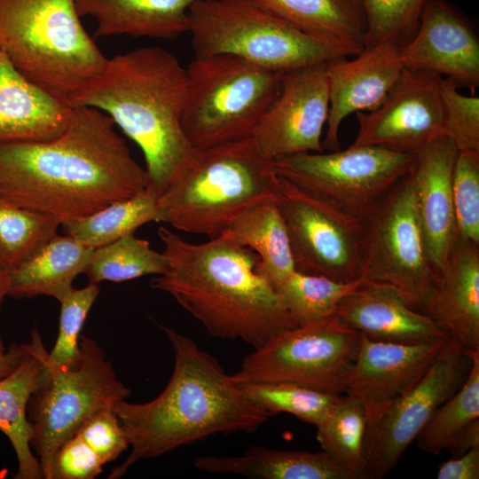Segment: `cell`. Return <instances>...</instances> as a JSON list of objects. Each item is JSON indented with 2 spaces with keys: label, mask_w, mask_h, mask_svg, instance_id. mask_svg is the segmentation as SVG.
<instances>
[{
  "label": "cell",
  "mask_w": 479,
  "mask_h": 479,
  "mask_svg": "<svg viewBox=\"0 0 479 479\" xmlns=\"http://www.w3.org/2000/svg\"><path fill=\"white\" fill-rule=\"evenodd\" d=\"M148 187L145 168L105 113L73 106L64 130L0 144V197L60 223L89 216Z\"/></svg>",
  "instance_id": "cell-1"
},
{
  "label": "cell",
  "mask_w": 479,
  "mask_h": 479,
  "mask_svg": "<svg viewBox=\"0 0 479 479\" xmlns=\"http://www.w3.org/2000/svg\"><path fill=\"white\" fill-rule=\"evenodd\" d=\"M157 232L168 266L150 286L170 294L210 335L255 349L297 326L254 251L224 234L195 244L165 226Z\"/></svg>",
  "instance_id": "cell-2"
},
{
  "label": "cell",
  "mask_w": 479,
  "mask_h": 479,
  "mask_svg": "<svg viewBox=\"0 0 479 479\" xmlns=\"http://www.w3.org/2000/svg\"><path fill=\"white\" fill-rule=\"evenodd\" d=\"M174 352L171 377L162 392L142 404L126 399L114 407L131 452L110 472L118 479L142 459L216 434L253 433L271 416L253 404L215 357L190 337L161 326Z\"/></svg>",
  "instance_id": "cell-3"
},
{
  "label": "cell",
  "mask_w": 479,
  "mask_h": 479,
  "mask_svg": "<svg viewBox=\"0 0 479 479\" xmlns=\"http://www.w3.org/2000/svg\"><path fill=\"white\" fill-rule=\"evenodd\" d=\"M186 91V68L177 58L161 47L145 46L107 59L102 71L68 102L105 113L137 144L148 187L159 197L197 153L181 125Z\"/></svg>",
  "instance_id": "cell-4"
},
{
  "label": "cell",
  "mask_w": 479,
  "mask_h": 479,
  "mask_svg": "<svg viewBox=\"0 0 479 479\" xmlns=\"http://www.w3.org/2000/svg\"><path fill=\"white\" fill-rule=\"evenodd\" d=\"M279 175L250 138L197 151L157 200L160 221L208 239L221 236L251 206L277 200Z\"/></svg>",
  "instance_id": "cell-5"
},
{
  "label": "cell",
  "mask_w": 479,
  "mask_h": 479,
  "mask_svg": "<svg viewBox=\"0 0 479 479\" xmlns=\"http://www.w3.org/2000/svg\"><path fill=\"white\" fill-rule=\"evenodd\" d=\"M0 51L27 79L67 101L107 59L75 0H0Z\"/></svg>",
  "instance_id": "cell-6"
},
{
  "label": "cell",
  "mask_w": 479,
  "mask_h": 479,
  "mask_svg": "<svg viewBox=\"0 0 479 479\" xmlns=\"http://www.w3.org/2000/svg\"><path fill=\"white\" fill-rule=\"evenodd\" d=\"M195 58L230 54L285 74L351 56L249 0H201L189 11Z\"/></svg>",
  "instance_id": "cell-7"
},
{
  "label": "cell",
  "mask_w": 479,
  "mask_h": 479,
  "mask_svg": "<svg viewBox=\"0 0 479 479\" xmlns=\"http://www.w3.org/2000/svg\"><path fill=\"white\" fill-rule=\"evenodd\" d=\"M183 131L197 151L250 138L278 98L283 74L241 58H194L186 67Z\"/></svg>",
  "instance_id": "cell-8"
},
{
  "label": "cell",
  "mask_w": 479,
  "mask_h": 479,
  "mask_svg": "<svg viewBox=\"0 0 479 479\" xmlns=\"http://www.w3.org/2000/svg\"><path fill=\"white\" fill-rule=\"evenodd\" d=\"M131 390L121 381L97 342L80 339L79 363L40 377L27 404L31 448L45 479H51L54 455L89 417L114 409Z\"/></svg>",
  "instance_id": "cell-9"
},
{
  "label": "cell",
  "mask_w": 479,
  "mask_h": 479,
  "mask_svg": "<svg viewBox=\"0 0 479 479\" xmlns=\"http://www.w3.org/2000/svg\"><path fill=\"white\" fill-rule=\"evenodd\" d=\"M362 280L390 286L426 313L438 274L419 221L410 172L361 216Z\"/></svg>",
  "instance_id": "cell-10"
},
{
  "label": "cell",
  "mask_w": 479,
  "mask_h": 479,
  "mask_svg": "<svg viewBox=\"0 0 479 479\" xmlns=\"http://www.w3.org/2000/svg\"><path fill=\"white\" fill-rule=\"evenodd\" d=\"M361 334L336 315L286 330L246 356L238 383L288 382L342 395Z\"/></svg>",
  "instance_id": "cell-11"
},
{
  "label": "cell",
  "mask_w": 479,
  "mask_h": 479,
  "mask_svg": "<svg viewBox=\"0 0 479 479\" xmlns=\"http://www.w3.org/2000/svg\"><path fill=\"white\" fill-rule=\"evenodd\" d=\"M414 153L351 145L345 150L304 153L272 161L275 172L351 215L361 216L413 164Z\"/></svg>",
  "instance_id": "cell-12"
},
{
  "label": "cell",
  "mask_w": 479,
  "mask_h": 479,
  "mask_svg": "<svg viewBox=\"0 0 479 479\" xmlns=\"http://www.w3.org/2000/svg\"><path fill=\"white\" fill-rule=\"evenodd\" d=\"M277 205L296 271L344 283L361 279V216L340 209L280 176Z\"/></svg>",
  "instance_id": "cell-13"
},
{
  "label": "cell",
  "mask_w": 479,
  "mask_h": 479,
  "mask_svg": "<svg viewBox=\"0 0 479 479\" xmlns=\"http://www.w3.org/2000/svg\"><path fill=\"white\" fill-rule=\"evenodd\" d=\"M464 349L452 338L420 380L367 426L365 479L385 477L436 410L459 388L467 359Z\"/></svg>",
  "instance_id": "cell-14"
},
{
  "label": "cell",
  "mask_w": 479,
  "mask_h": 479,
  "mask_svg": "<svg viewBox=\"0 0 479 479\" xmlns=\"http://www.w3.org/2000/svg\"><path fill=\"white\" fill-rule=\"evenodd\" d=\"M442 78L404 68L377 108L355 113L358 132L352 145L415 153L444 136Z\"/></svg>",
  "instance_id": "cell-15"
},
{
  "label": "cell",
  "mask_w": 479,
  "mask_h": 479,
  "mask_svg": "<svg viewBox=\"0 0 479 479\" xmlns=\"http://www.w3.org/2000/svg\"><path fill=\"white\" fill-rule=\"evenodd\" d=\"M329 112L326 64L283 74L280 92L255 130L256 150L273 161L304 153H321Z\"/></svg>",
  "instance_id": "cell-16"
},
{
  "label": "cell",
  "mask_w": 479,
  "mask_h": 479,
  "mask_svg": "<svg viewBox=\"0 0 479 479\" xmlns=\"http://www.w3.org/2000/svg\"><path fill=\"white\" fill-rule=\"evenodd\" d=\"M404 68L451 79L475 95L479 87V37L470 19L446 0H428L412 38L399 49Z\"/></svg>",
  "instance_id": "cell-17"
},
{
  "label": "cell",
  "mask_w": 479,
  "mask_h": 479,
  "mask_svg": "<svg viewBox=\"0 0 479 479\" xmlns=\"http://www.w3.org/2000/svg\"><path fill=\"white\" fill-rule=\"evenodd\" d=\"M451 339L404 344L373 341L361 334L344 394L363 404L368 425L374 423L420 380Z\"/></svg>",
  "instance_id": "cell-18"
},
{
  "label": "cell",
  "mask_w": 479,
  "mask_h": 479,
  "mask_svg": "<svg viewBox=\"0 0 479 479\" xmlns=\"http://www.w3.org/2000/svg\"><path fill=\"white\" fill-rule=\"evenodd\" d=\"M399 47L381 43L349 58L326 64L329 112L323 150L340 149L339 131L344 119L377 108L398 80L404 66Z\"/></svg>",
  "instance_id": "cell-19"
},
{
  "label": "cell",
  "mask_w": 479,
  "mask_h": 479,
  "mask_svg": "<svg viewBox=\"0 0 479 479\" xmlns=\"http://www.w3.org/2000/svg\"><path fill=\"white\" fill-rule=\"evenodd\" d=\"M335 315L373 341L416 344L450 338L428 314L398 290L381 283L361 279L340 302Z\"/></svg>",
  "instance_id": "cell-20"
},
{
  "label": "cell",
  "mask_w": 479,
  "mask_h": 479,
  "mask_svg": "<svg viewBox=\"0 0 479 479\" xmlns=\"http://www.w3.org/2000/svg\"><path fill=\"white\" fill-rule=\"evenodd\" d=\"M457 153L453 142L442 136L415 153L410 170L425 244L438 275L458 237L452 189Z\"/></svg>",
  "instance_id": "cell-21"
},
{
  "label": "cell",
  "mask_w": 479,
  "mask_h": 479,
  "mask_svg": "<svg viewBox=\"0 0 479 479\" xmlns=\"http://www.w3.org/2000/svg\"><path fill=\"white\" fill-rule=\"evenodd\" d=\"M426 313L465 349H479L478 245L457 237Z\"/></svg>",
  "instance_id": "cell-22"
},
{
  "label": "cell",
  "mask_w": 479,
  "mask_h": 479,
  "mask_svg": "<svg viewBox=\"0 0 479 479\" xmlns=\"http://www.w3.org/2000/svg\"><path fill=\"white\" fill-rule=\"evenodd\" d=\"M71 112L68 101L31 82L0 51V144L54 137Z\"/></svg>",
  "instance_id": "cell-23"
},
{
  "label": "cell",
  "mask_w": 479,
  "mask_h": 479,
  "mask_svg": "<svg viewBox=\"0 0 479 479\" xmlns=\"http://www.w3.org/2000/svg\"><path fill=\"white\" fill-rule=\"evenodd\" d=\"M201 0H75L81 18L97 22L94 37L176 40L189 31V11Z\"/></svg>",
  "instance_id": "cell-24"
},
{
  "label": "cell",
  "mask_w": 479,
  "mask_h": 479,
  "mask_svg": "<svg viewBox=\"0 0 479 479\" xmlns=\"http://www.w3.org/2000/svg\"><path fill=\"white\" fill-rule=\"evenodd\" d=\"M27 351L19 366L0 381V430L15 452L16 479L44 478L41 464L34 453L30 439L31 423L27 416L29 399L37 388L48 355L41 334L34 329Z\"/></svg>",
  "instance_id": "cell-25"
},
{
  "label": "cell",
  "mask_w": 479,
  "mask_h": 479,
  "mask_svg": "<svg viewBox=\"0 0 479 479\" xmlns=\"http://www.w3.org/2000/svg\"><path fill=\"white\" fill-rule=\"evenodd\" d=\"M249 1L351 56L365 48L367 27L362 0Z\"/></svg>",
  "instance_id": "cell-26"
},
{
  "label": "cell",
  "mask_w": 479,
  "mask_h": 479,
  "mask_svg": "<svg viewBox=\"0 0 479 479\" xmlns=\"http://www.w3.org/2000/svg\"><path fill=\"white\" fill-rule=\"evenodd\" d=\"M196 468L216 475L259 479H356L325 452H310L251 446L237 456H201Z\"/></svg>",
  "instance_id": "cell-27"
},
{
  "label": "cell",
  "mask_w": 479,
  "mask_h": 479,
  "mask_svg": "<svg viewBox=\"0 0 479 479\" xmlns=\"http://www.w3.org/2000/svg\"><path fill=\"white\" fill-rule=\"evenodd\" d=\"M93 248L65 235H54L26 261L10 271L9 296L47 295L59 301L85 273Z\"/></svg>",
  "instance_id": "cell-28"
},
{
  "label": "cell",
  "mask_w": 479,
  "mask_h": 479,
  "mask_svg": "<svg viewBox=\"0 0 479 479\" xmlns=\"http://www.w3.org/2000/svg\"><path fill=\"white\" fill-rule=\"evenodd\" d=\"M130 446L114 409L85 420L56 452L51 479H93Z\"/></svg>",
  "instance_id": "cell-29"
},
{
  "label": "cell",
  "mask_w": 479,
  "mask_h": 479,
  "mask_svg": "<svg viewBox=\"0 0 479 479\" xmlns=\"http://www.w3.org/2000/svg\"><path fill=\"white\" fill-rule=\"evenodd\" d=\"M223 234L259 256L261 271L274 288L295 271L288 233L277 200L245 209Z\"/></svg>",
  "instance_id": "cell-30"
},
{
  "label": "cell",
  "mask_w": 479,
  "mask_h": 479,
  "mask_svg": "<svg viewBox=\"0 0 479 479\" xmlns=\"http://www.w3.org/2000/svg\"><path fill=\"white\" fill-rule=\"evenodd\" d=\"M158 195L149 187L89 216L61 223L63 232L86 247L97 248L134 233L150 222H161Z\"/></svg>",
  "instance_id": "cell-31"
},
{
  "label": "cell",
  "mask_w": 479,
  "mask_h": 479,
  "mask_svg": "<svg viewBox=\"0 0 479 479\" xmlns=\"http://www.w3.org/2000/svg\"><path fill=\"white\" fill-rule=\"evenodd\" d=\"M368 420L363 404L342 394L316 427L322 451L356 479H365V440Z\"/></svg>",
  "instance_id": "cell-32"
},
{
  "label": "cell",
  "mask_w": 479,
  "mask_h": 479,
  "mask_svg": "<svg viewBox=\"0 0 479 479\" xmlns=\"http://www.w3.org/2000/svg\"><path fill=\"white\" fill-rule=\"evenodd\" d=\"M166 256L153 249L149 241L134 233L94 248L85 274L89 284L122 282L146 275H161L167 270Z\"/></svg>",
  "instance_id": "cell-33"
},
{
  "label": "cell",
  "mask_w": 479,
  "mask_h": 479,
  "mask_svg": "<svg viewBox=\"0 0 479 479\" xmlns=\"http://www.w3.org/2000/svg\"><path fill=\"white\" fill-rule=\"evenodd\" d=\"M360 281L339 282L295 270L275 289L296 325L302 326L335 315L340 302Z\"/></svg>",
  "instance_id": "cell-34"
},
{
  "label": "cell",
  "mask_w": 479,
  "mask_h": 479,
  "mask_svg": "<svg viewBox=\"0 0 479 479\" xmlns=\"http://www.w3.org/2000/svg\"><path fill=\"white\" fill-rule=\"evenodd\" d=\"M464 351L470 365L462 386L436 410L415 439L427 453H440L453 434L479 418V349Z\"/></svg>",
  "instance_id": "cell-35"
},
{
  "label": "cell",
  "mask_w": 479,
  "mask_h": 479,
  "mask_svg": "<svg viewBox=\"0 0 479 479\" xmlns=\"http://www.w3.org/2000/svg\"><path fill=\"white\" fill-rule=\"evenodd\" d=\"M60 221L0 197V263L11 271L57 234Z\"/></svg>",
  "instance_id": "cell-36"
},
{
  "label": "cell",
  "mask_w": 479,
  "mask_h": 479,
  "mask_svg": "<svg viewBox=\"0 0 479 479\" xmlns=\"http://www.w3.org/2000/svg\"><path fill=\"white\" fill-rule=\"evenodd\" d=\"M239 384L248 399L271 417L279 412H287L316 427L340 396L288 382Z\"/></svg>",
  "instance_id": "cell-37"
},
{
  "label": "cell",
  "mask_w": 479,
  "mask_h": 479,
  "mask_svg": "<svg viewBox=\"0 0 479 479\" xmlns=\"http://www.w3.org/2000/svg\"><path fill=\"white\" fill-rule=\"evenodd\" d=\"M100 292L98 285L73 287L59 301V332L48 352L41 377L60 369L75 366L80 359V339L85 319Z\"/></svg>",
  "instance_id": "cell-38"
},
{
  "label": "cell",
  "mask_w": 479,
  "mask_h": 479,
  "mask_svg": "<svg viewBox=\"0 0 479 479\" xmlns=\"http://www.w3.org/2000/svg\"><path fill=\"white\" fill-rule=\"evenodd\" d=\"M428 0H362L366 20L365 48L391 43L399 48L416 33Z\"/></svg>",
  "instance_id": "cell-39"
},
{
  "label": "cell",
  "mask_w": 479,
  "mask_h": 479,
  "mask_svg": "<svg viewBox=\"0 0 479 479\" xmlns=\"http://www.w3.org/2000/svg\"><path fill=\"white\" fill-rule=\"evenodd\" d=\"M452 189L458 236L479 246V151H458Z\"/></svg>",
  "instance_id": "cell-40"
},
{
  "label": "cell",
  "mask_w": 479,
  "mask_h": 479,
  "mask_svg": "<svg viewBox=\"0 0 479 479\" xmlns=\"http://www.w3.org/2000/svg\"><path fill=\"white\" fill-rule=\"evenodd\" d=\"M458 89L451 79L442 78L444 135L458 151H479V98L462 95Z\"/></svg>",
  "instance_id": "cell-41"
},
{
  "label": "cell",
  "mask_w": 479,
  "mask_h": 479,
  "mask_svg": "<svg viewBox=\"0 0 479 479\" xmlns=\"http://www.w3.org/2000/svg\"><path fill=\"white\" fill-rule=\"evenodd\" d=\"M438 479H478L479 478V446L467 452L445 460L439 465Z\"/></svg>",
  "instance_id": "cell-42"
},
{
  "label": "cell",
  "mask_w": 479,
  "mask_h": 479,
  "mask_svg": "<svg viewBox=\"0 0 479 479\" xmlns=\"http://www.w3.org/2000/svg\"><path fill=\"white\" fill-rule=\"evenodd\" d=\"M479 446V418L462 427L446 442L444 450L452 457L460 456Z\"/></svg>",
  "instance_id": "cell-43"
},
{
  "label": "cell",
  "mask_w": 479,
  "mask_h": 479,
  "mask_svg": "<svg viewBox=\"0 0 479 479\" xmlns=\"http://www.w3.org/2000/svg\"><path fill=\"white\" fill-rule=\"evenodd\" d=\"M27 351V344L12 343L0 354V381L11 374L20 364Z\"/></svg>",
  "instance_id": "cell-44"
},
{
  "label": "cell",
  "mask_w": 479,
  "mask_h": 479,
  "mask_svg": "<svg viewBox=\"0 0 479 479\" xmlns=\"http://www.w3.org/2000/svg\"><path fill=\"white\" fill-rule=\"evenodd\" d=\"M11 290L10 271L0 263V310L6 296H9ZM5 351V348L0 335V354Z\"/></svg>",
  "instance_id": "cell-45"
}]
</instances>
